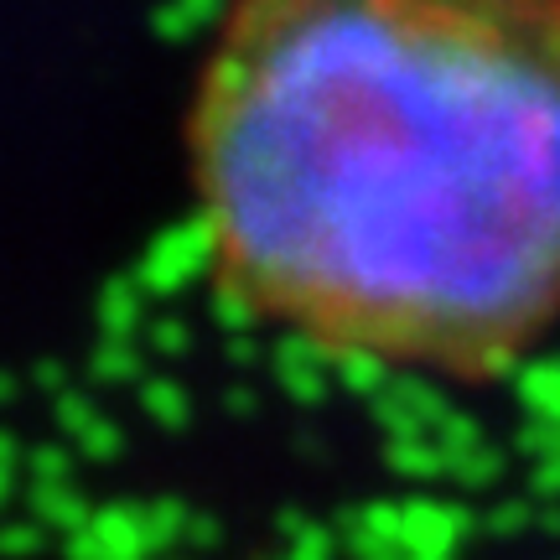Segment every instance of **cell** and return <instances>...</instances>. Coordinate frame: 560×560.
Wrapping results in <instances>:
<instances>
[{
    "label": "cell",
    "mask_w": 560,
    "mask_h": 560,
    "mask_svg": "<svg viewBox=\"0 0 560 560\" xmlns=\"http://www.w3.org/2000/svg\"><path fill=\"white\" fill-rule=\"evenodd\" d=\"M187 187L240 317L503 380L560 327V0H229Z\"/></svg>",
    "instance_id": "obj_1"
}]
</instances>
